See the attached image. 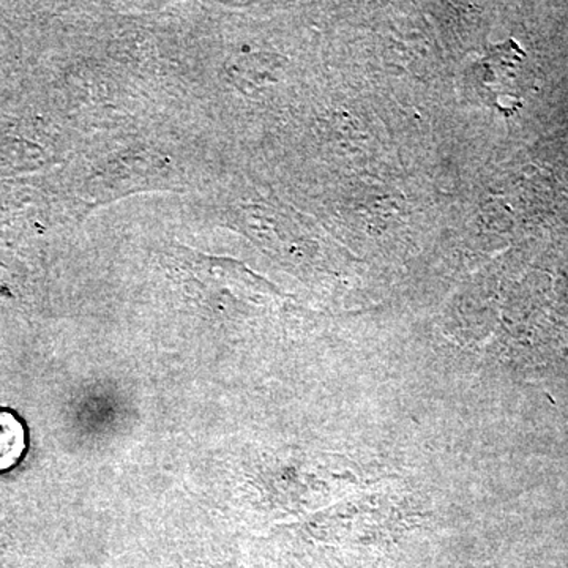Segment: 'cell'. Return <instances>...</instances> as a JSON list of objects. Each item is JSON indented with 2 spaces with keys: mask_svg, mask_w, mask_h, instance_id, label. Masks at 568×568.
<instances>
[{
  "mask_svg": "<svg viewBox=\"0 0 568 568\" xmlns=\"http://www.w3.org/2000/svg\"><path fill=\"white\" fill-rule=\"evenodd\" d=\"M24 450V426L13 414L0 413V470L17 465Z\"/></svg>",
  "mask_w": 568,
  "mask_h": 568,
  "instance_id": "2",
  "label": "cell"
},
{
  "mask_svg": "<svg viewBox=\"0 0 568 568\" xmlns=\"http://www.w3.org/2000/svg\"><path fill=\"white\" fill-rule=\"evenodd\" d=\"M526 55L515 41L499 44L478 62L476 89L484 102L510 115L521 106Z\"/></svg>",
  "mask_w": 568,
  "mask_h": 568,
  "instance_id": "1",
  "label": "cell"
}]
</instances>
